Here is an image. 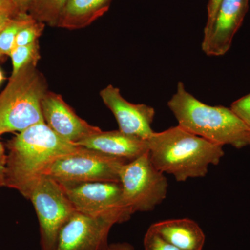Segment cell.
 I'll return each instance as SVG.
<instances>
[{
	"instance_id": "obj_16",
	"label": "cell",
	"mask_w": 250,
	"mask_h": 250,
	"mask_svg": "<svg viewBox=\"0 0 250 250\" xmlns=\"http://www.w3.org/2000/svg\"><path fill=\"white\" fill-rule=\"evenodd\" d=\"M67 0H33L29 14L39 22L57 27Z\"/></svg>"
},
{
	"instance_id": "obj_29",
	"label": "cell",
	"mask_w": 250,
	"mask_h": 250,
	"mask_svg": "<svg viewBox=\"0 0 250 250\" xmlns=\"http://www.w3.org/2000/svg\"><path fill=\"white\" fill-rule=\"evenodd\" d=\"M3 54H1V53H0V59H1V58H2V57H3Z\"/></svg>"
},
{
	"instance_id": "obj_12",
	"label": "cell",
	"mask_w": 250,
	"mask_h": 250,
	"mask_svg": "<svg viewBox=\"0 0 250 250\" xmlns=\"http://www.w3.org/2000/svg\"><path fill=\"white\" fill-rule=\"evenodd\" d=\"M45 124L59 136L77 144L102 131L80 118L59 94L47 91L41 103Z\"/></svg>"
},
{
	"instance_id": "obj_21",
	"label": "cell",
	"mask_w": 250,
	"mask_h": 250,
	"mask_svg": "<svg viewBox=\"0 0 250 250\" xmlns=\"http://www.w3.org/2000/svg\"><path fill=\"white\" fill-rule=\"evenodd\" d=\"M230 108L250 127V93L233 102Z\"/></svg>"
},
{
	"instance_id": "obj_3",
	"label": "cell",
	"mask_w": 250,
	"mask_h": 250,
	"mask_svg": "<svg viewBox=\"0 0 250 250\" xmlns=\"http://www.w3.org/2000/svg\"><path fill=\"white\" fill-rule=\"evenodd\" d=\"M179 126L219 146L236 149L250 146V127L231 108L210 106L187 91L184 83L167 103Z\"/></svg>"
},
{
	"instance_id": "obj_14",
	"label": "cell",
	"mask_w": 250,
	"mask_h": 250,
	"mask_svg": "<svg viewBox=\"0 0 250 250\" xmlns=\"http://www.w3.org/2000/svg\"><path fill=\"white\" fill-rule=\"evenodd\" d=\"M150 228L182 250H202L205 246V233L196 222L189 218L163 220Z\"/></svg>"
},
{
	"instance_id": "obj_26",
	"label": "cell",
	"mask_w": 250,
	"mask_h": 250,
	"mask_svg": "<svg viewBox=\"0 0 250 250\" xmlns=\"http://www.w3.org/2000/svg\"><path fill=\"white\" fill-rule=\"evenodd\" d=\"M16 16H15V15L11 14V13L0 12V34H1L3 29L6 27V26L11 22V20L16 17Z\"/></svg>"
},
{
	"instance_id": "obj_4",
	"label": "cell",
	"mask_w": 250,
	"mask_h": 250,
	"mask_svg": "<svg viewBox=\"0 0 250 250\" xmlns=\"http://www.w3.org/2000/svg\"><path fill=\"white\" fill-rule=\"evenodd\" d=\"M36 65L28 64L11 75L0 94V136L45 123L41 103L48 90L45 77Z\"/></svg>"
},
{
	"instance_id": "obj_8",
	"label": "cell",
	"mask_w": 250,
	"mask_h": 250,
	"mask_svg": "<svg viewBox=\"0 0 250 250\" xmlns=\"http://www.w3.org/2000/svg\"><path fill=\"white\" fill-rule=\"evenodd\" d=\"M76 211L91 217L113 215L128 221L132 213L123 202L120 182H59Z\"/></svg>"
},
{
	"instance_id": "obj_7",
	"label": "cell",
	"mask_w": 250,
	"mask_h": 250,
	"mask_svg": "<svg viewBox=\"0 0 250 250\" xmlns=\"http://www.w3.org/2000/svg\"><path fill=\"white\" fill-rule=\"evenodd\" d=\"M27 200L35 208L40 226L42 250H53L61 229L76 212L60 184L42 176L31 189Z\"/></svg>"
},
{
	"instance_id": "obj_22",
	"label": "cell",
	"mask_w": 250,
	"mask_h": 250,
	"mask_svg": "<svg viewBox=\"0 0 250 250\" xmlns=\"http://www.w3.org/2000/svg\"><path fill=\"white\" fill-rule=\"evenodd\" d=\"M221 1L222 0H209L208 1V6H207V21L206 23L204 34L207 32L211 27L217 11H218L219 5Z\"/></svg>"
},
{
	"instance_id": "obj_2",
	"label": "cell",
	"mask_w": 250,
	"mask_h": 250,
	"mask_svg": "<svg viewBox=\"0 0 250 250\" xmlns=\"http://www.w3.org/2000/svg\"><path fill=\"white\" fill-rule=\"evenodd\" d=\"M147 143L149 158L156 168L173 175L177 182L205 177L209 166L218 165L225 155L223 146L179 125L154 132Z\"/></svg>"
},
{
	"instance_id": "obj_28",
	"label": "cell",
	"mask_w": 250,
	"mask_h": 250,
	"mask_svg": "<svg viewBox=\"0 0 250 250\" xmlns=\"http://www.w3.org/2000/svg\"><path fill=\"white\" fill-rule=\"evenodd\" d=\"M4 75H3L2 72H1V70H0V84H1V82H2V81L4 80Z\"/></svg>"
},
{
	"instance_id": "obj_17",
	"label": "cell",
	"mask_w": 250,
	"mask_h": 250,
	"mask_svg": "<svg viewBox=\"0 0 250 250\" xmlns=\"http://www.w3.org/2000/svg\"><path fill=\"white\" fill-rule=\"evenodd\" d=\"M34 20L29 14H20L13 18L0 34V53L10 55L18 33Z\"/></svg>"
},
{
	"instance_id": "obj_10",
	"label": "cell",
	"mask_w": 250,
	"mask_h": 250,
	"mask_svg": "<svg viewBox=\"0 0 250 250\" xmlns=\"http://www.w3.org/2000/svg\"><path fill=\"white\" fill-rule=\"evenodd\" d=\"M249 7V0H222L211 27L204 34L202 49L207 55L220 57L231 48Z\"/></svg>"
},
{
	"instance_id": "obj_19",
	"label": "cell",
	"mask_w": 250,
	"mask_h": 250,
	"mask_svg": "<svg viewBox=\"0 0 250 250\" xmlns=\"http://www.w3.org/2000/svg\"><path fill=\"white\" fill-rule=\"evenodd\" d=\"M45 24L34 20L23 27L16 36L14 47L25 46L39 41L45 29Z\"/></svg>"
},
{
	"instance_id": "obj_27",
	"label": "cell",
	"mask_w": 250,
	"mask_h": 250,
	"mask_svg": "<svg viewBox=\"0 0 250 250\" xmlns=\"http://www.w3.org/2000/svg\"><path fill=\"white\" fill-rule=\"evenodd\" d=\"M111 250H134V247L127 243H113L110 245Z\"/></svg>"
},
{
	"instance_id": "obj_15",
	"label": "cell",
	"mask_w": 250,
	"mask_h": 250,
	"mask_svg": "<svg viewBox=\"0 0 250 250\" xmlns=\"http://www.w3.org/2000/svg\"><path fill=\"white\" fill-rule=\"evenodd\" d=\"M113 0H67L57 27L69 30L83 29L104 16Z\"/></svg>"
},
{
	"instance_id": "obj_6",
	"label": "cell",
	"mask_w": 250,
	"mask_h": 250,
	"mask_svg": "<svg viewBox=\"0 0 250 250\" xmlns=\"http://www.w3.org/2000/svg\"><path fill=\"white\" fill-rule=\"evenodd\" d=\"M128 161L82 147L61 156L49 166L43 176L58 182H120V172Z\"/></svg>"
},
{
	"instance_id": "obj_9",
	"label": "cell",
	"mask_w": 250,
	"mask_h": 250,
	"mask_svg": "<svg viewBox=\"0 0 250 250\" xmlns=\"http://www.w3.org/2000/svg\"><path fill=\"white\" fill-rule=\"evenodd\" d=\"M121 223L113 215L91 217L76 211L61 229L53 250H111L108 234Z\"/></svg>"
},
{
	"instance_id": "obj_11",
	"label": "cell",
	"mask_w": 250,
	"mask_h": 250,
	"mask_svg": "<svg viewBox=\"0 0 250 250\" xmlns=\"http://www.w3.org/2000/svg\"><path fill=\"white\" fill-rule=\"evenodd\" d=\"M100 95L114 115L122 132L147 141L154 134L152 124L155 110L152 106L129 103L123 98L119 88L111 84L102 90Z\"/></svg>"
},
{
	"instance_id": "obj_24",
	"label": "cell",
	"mask_w": 250,
	"mask_h": 250,
	"mask_svg": "<svg viewBox=\"0 0 250 250\" xmlns=\"http://www.w3.org/2000/svg\"><path fill=\"white\" fill-rule=\"evenodd\" d=\"M20 14H29L33 0H11Z\"/></svg>"
},
{
	"instance_id": "obj_25",
	"label": "cell",
	"mask_w": 250,
	"mask_h": 250,
	"mask_svg": "<svg viewBox=\"0 0 250 250\" xmlns=\"http://www.w3.org/2000/svg\"><path fill=\"white\" fill-rule=\"evenodd\" d=\"M0 12H9L15 16L20 15L11 0H0Z\"/></svg>"
},
{
	"instance_id": "obj_1",
	"label": "cell",
	"mask_w": 250,
	"mask_h": 250,
	"mask_svg": "<svg viewBox=\"0 0 250 250\" xmlns=\"http://www.w3.org/2000/svg\"><path fill=\"white\" fill-rule=\"evenodd\" d=\"M5 187L27 198L31 189L56 159L77 152L82 146L69 142L45 123L32 125L8 141Z\"/></svg>"
},
{
	"instance_id": "obj_20",
	"label": "cell",
	"mask_w": 250,
	"mask_h": 250,
	"mask_svg": "<svg viewBox=\"0 0 250 250\" xmlns=\"http://www.w3.org/2000/svg\"><path fill=\"white\" fill-rule=\"evenodd\" d=\"M145 250H182L171 244L149 228L143 240Z\"/></svg>"
},
{
	"instance_id": "obj_13",
	"label": "cell",
	"mask_w": 250,
	"mask_h": 250,
	"mask_svg": "<svg viewBox=\"0 0 250 250\" xmlns=\"http://www.w3.org/2000/svg\"><path fill=\"white\" fill-rule=\"evenodd\" d=\"M77 145L108 156L131 161L149 151L147 141L138 139L120 130L97 133L82 140Z\"/></svg>"
},
{
	"instance_id": "obj_5",
	"label": "cell",
	"mask_w": 250,
	"mask_h": 250,
	"mask_svg": "<svg viewBox=\"0 0 250 250\" xmlns=\"http://www.w3.org/2000/svg\"><path fill=\"white\" fill-rule=\"evenodd\" d=\"M120 183L123 202L132 215L152 211L167 197V179L152 164L149 151L122 167Z\"/></svg>"
},
{
	"instance_id": "obj_18",
	"label": "cell",
	"mask_w": 250,
	"mask_h": 250,
	"mask_svg": "<svg viewBox=\"0 0 250 250\" xmlns=\"http://www.w3.org/2000/svg\"><path fill=\"white\" fill-rule=\"evenodd\" d=\"M9 56L12 61V75L17 73L28 64H38L41 58L39 41L30 45L14 47Z\"/></svg>"
},
{
	"instance_id": "obj_23",
	"label": "cell",
	"mask_w": 250,
	"mask_h": 250,
	"mask_svg": "<svg viewBox=\"0 0 250 250\" xmlns=\"http://www.w3.org/2000/svg\"><path fill=\"white\" fill-rule=\"evenodd\" d=\"M6 159L4 146L0 141V188L5 187L6 183Z\"/></svg>"
}]
</instances>
